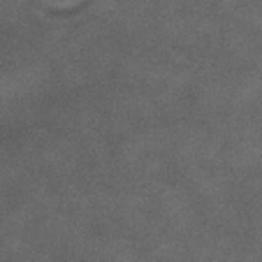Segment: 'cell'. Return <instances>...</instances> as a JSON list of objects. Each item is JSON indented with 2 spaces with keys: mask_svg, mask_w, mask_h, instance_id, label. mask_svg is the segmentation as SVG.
Instances as JSON below:
<instances>
[]
</instances>
